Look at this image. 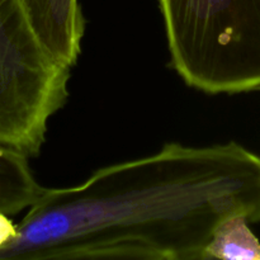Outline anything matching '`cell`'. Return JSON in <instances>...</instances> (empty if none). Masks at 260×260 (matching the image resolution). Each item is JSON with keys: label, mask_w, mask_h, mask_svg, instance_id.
I'll list each match as a JSON object with an SVG mask.
<instances>
[{"label": "cell", "mask_w": 260, "mask_h": 260, "mask_svg": "<svg viewBox=\"0 0 260 260\" xmlns=\"http://www.w3.org/2000/svg\"><path fill=\"white\" fill-rule=\"evenodd\" d=\"M170 65L207 94L260 90V0H157Z\"/></svg>", "instance_id": "2"}, {"label": "cell", "mask_w": 260, "mask_h": 260, "mask_svg": "<svg viewBox=\"0 0 260 260\" xmlns=\"http://www.w3.org/2000/svg\"><path fill=\"white\" fill-rule=\"evenodd\" d=\"M215 260H260V241L243 216H231L218 223L203 248Z\"/></svg>", "instance_id": "6"}, {"label": "cell", "mask_w": 260, "mask_h": 260, "mask_svg": "<svg viewBox=\"0 0 260 260\" xmlns=\"http://www.w3.org/2000/svg\"><path fill=\"white\" fill-rule=\"evenodd\" d=\"M70 70L42 45L22 0H0V144L40 154L48 121L69 98Z\"/></svg>", "instance_id": "3"}, {"label": "cell", "mask_w": 260, "mask_h": 260, "mask_svg": "<svg viewBox=\"0 0 260 260\" xmlns=\"http://www.w3.org/2000/svg\"><path fill=\"white\" fill-rule=\"evenodd\" d=\"M17 236V225L8 217V215L0 212V249L9 244Z\"/></svg>", "instance_id": "8"}, {"label": "cell", "mask_w": 260, "mask_h": 260, "mask_svg": "<svg viewBox=\"0 0 260 260\" xmlns=\"http://www.w3.org/2000/svg\"><path fill=\"white\" fill-rule=\"evenodd\" d=\"M169 254L142 244H117L94 248L60 249L22 260H168Z\"/></svg>", "instance_id": "7"}, {"label": "cell", "mask_w": 260, "mask_h": 260, "mask_svg": "<svg viewBox=\"0 0 260 260\" xmlns=\"http://www.w3.org/2000/svg\"><path fill=\"white\" fill-rule=\"evenodd\" d=\"M22 4L46 50L66 68H73L85 30L79 0H22Z\"/></svg>", "instance_id": "4"}, {"label": "cell", "mask_w": 260, "mask_h": 260, "mask_svg": "<svg viewBox=\"0 0 260 260\" xmlns=\"http://www.w3.org/2000/svg\"><path fill=\"white\" fill-rule=\"evenodd\" d=\"M231 216L260 222V156L236 142H169L149 156L102 168L75 187L45 188L0 260L117 244L189 253L205 248Z\"/></svg>", "instance_id": "1"}, {"label": "cell", "mask_w": 260, "mask_h": 260, "mask_svg": "<svg viewBox=\"0 0 260 260\" xmlns=\"http://www.w3.org/2000/svg\"><path fill=\"white\" fill-rule=\"evenodd\" d=\"M168 260H215L206 255L203 249L196 251H189V253H183V254H175V255H170Z\"/></svg>", "instance_id": "9"}, {"label": "cell", "mask_w": 260, "mask_h": 260, "mask_svg": "<svg viewBox=\"0 0 260 260\" xmlns=\"http://www.w3.org/2000/svg\"><path fill=\"white\" fill-rule=\"evenodd\" d=\"M43 189L30 172L28 156L0 144V212L9 216L28 210Z\"/></svg>", "instance_id": "5"}]
</instances>
